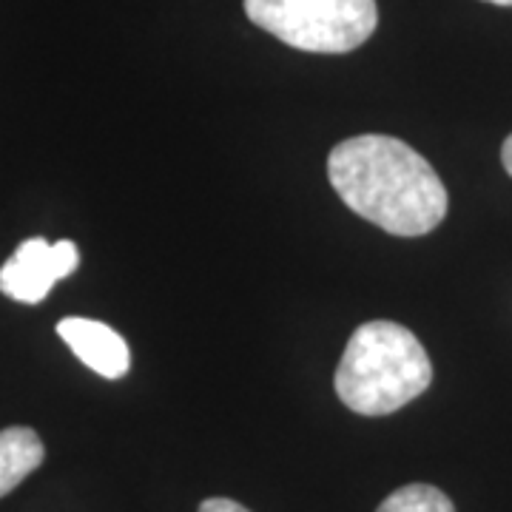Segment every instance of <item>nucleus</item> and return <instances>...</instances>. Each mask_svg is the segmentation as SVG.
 Instances as JSON below:
<instances>
[{
	"instance_id": "1",
	"label": "nucleus",
	"mask_w": 512,
	"mask_h": 512,
	"mask_svg": "<svg viewBox=\"0 0 512 512\" xmlns=\"http://www.w3.org/2000/svg\"><path fill=\"white\" fill-rule=\"evenodd\" d=\"M328 180L339 200L393 237H424L447 217L436 168L396 137L359 134L330 151Z\"/></svg>"
},
{
	"instance_id": "2",
	"label": "nucleus",
	"mask_w": 512,
	"mask_h": 512,
	"mask_svg": "<svg viewBox=\"0 0 512 512\" xmlns=\"http://www.w3.org/2000/svg\"><path fill=\"white\" fill-rule=\"evenodd\" d=\"M433 382L430 356L413 330L367 322L350 336L336 367V393L359 416H390Z\"/></svg>"
},
{
	"instance_id": "3",
	"label": "nucleus",
	"mask_w": 512,
	"mask_h": 512,
	"mask_svg": "<svg viewBox=\"0 0 512 512\" xmlns=\"http://www.w3.org/2000/svg\"><path fill=\"white\" fill-rule=\"evenodd\" d=\"M245 15L299 52L345 55L376 32V0H245Z\"/></svg>"
},
{
	"instance_id": "4",
	"label": "nucleus",
	"mask_w": 512,
	"mask_h": 512,
	"mask_svg": "<svg viewBox=\"0 0 512 512\" xmlns=\"http://www.w3.org/2000/svg\"><path fill=\"white\" fill-rule=\"evenodd\" d=\"M77 265H80V254L77 245L69 239L55 245L40 237L23 239L18 251L0 268V293L23 305H37L49 296L57 279L72 276Z\"/></svg>"
},
{
	"instance_id": "5",
	"label": "nucleus",
	"mask_w": 512,
	"mask_h": 512,
	"mask_svg": "<svg viewBox=\"0 0 512 512\" xmlns=\"http://www.w3.org/2000/svg\"><path fill=\"white\" fill-rule=\"evenodd\" d=\"M57 336L72 348V353L86 367H92L103 379H120L131 367L126 339L97 319L72 316L57 325Z\"/></svg>"
},
{
	"instance_id": "6",
	"label": "nucleus",
	"mask_w": 512,
	"mask_h": 512,
	"mask_svg": "<svg viewBox=\"0 0 512 512\" xmlns=\"http://www.w3.org/2000/svg\"><path fill=\"white\" fill-rule=\"evenodd\" d=\"M46 458V447L32 427L0 430V498L35 473Z\"/></svg>"
},
{
	"instance_id": "7",
	"label": "nucleus",
	"mask_w": 512,
	"mask_h": 512,
	"mask_svg": "<svg viewBox=\"0 0 512 512\" xmlns=\"http://www.w3.org/2000/svg\"><path fill=\"white\" fill-rule=\"evenodd\" d=\"M376 512H456L447 495L430 484H407L390 493Z\"/></svg>"
},
{
	"instance_id": "8",
	"label": "nucleus",
	"mask_w": 512,
	"mask_h": 512,
	"mask_svg": "<svg viewBox=\"0 0 512 512\" xmlns=\"http://www.w3.org/2000/svg\"><path fill=\"white\" fill-rule=\"evenodd\" d=\"M200 512H251L245 510L242 504L237 501H231V498H208V501H202Z\"/></svg>"
},
{
	"instance_id": "9",
	"label": "nucleus",
	"mask_w": 512,
	"mask_h": 512,
	"mask_svg": "<svg viewBox=\"0 0 512 512\" xmlns=\"http://www.w3.org/2000/svg\"><path fill=\"white\" fill-rule=\"evenodd\" d=\"M501 163L507 168V174L512 177V134L504 140V148H501Z\"/></svg>"
},
{
	"instance_id": "10",
	"label": "nucleus",
	"mask_w": 512,
	"mask_h": 512,
	"mask_svg": "<svg viewBox=\"0 0 512 512\" xmlns=\"http://www.w3.org/2000/svg\"><path fill=\"white\" fill-rule=\"evenodd\" d=\"M484 3H495V6H512V0H484Z\"/></svg>"
}]
</instances>
